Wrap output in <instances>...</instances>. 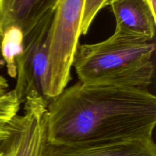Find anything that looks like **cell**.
Instances as JSON below:
<instances>
[{"label": "cell", "instance_id": "9c48e42d", "mask_svg": "<svg viewBox=\"0 0 156 156\" xmlns=\"http://www.w3.org/2000/svg\"><path fill=\"white\" fill-rule=\"evenodd\" d=\"M24 46V33L18 27H11L5 32L1 41V56L8 74L15 79L17 76L16 60Z\"/></svg>", "mask_w": 156, "mask_h": 156}, {"label": "cell", "instance_id": "277c9868", "mask_svg": "<svg viewBox=\"0 0 156 156\" xmlns=\"http://www.w3.org/2000/svg\"><path fill=\"white\" fill-rule=\"evenodd\" d=\"M54 12L47 14L24 35L22 52L16 60V84L13 89L22 104L32 94L45 98L50 29Z\"/></svg>", "mask_w": 156, "mask_h": 156}, {"label": "cell", "instance_id": "ba28073f", "mask_svg": "<svg viewBox=\"0 0 156 156\" xmlns=\"http://www.w3.org/2000/svg\"><path fill=\"white\" fill-rule=\"evenodd\" d=\"M59 0H0V47L5 32L21 29L24 35L47 14L55 11ZM5 66L0 51V69Z\"/></svg>", "mask_w": 156, "mask_h": 156}, {"label": "cell", "instance_id": "8992f818", "mask_svg": "<svg viewBox=\"0 0 156 156\" xmlns=\"http://www.w3.org/2000/svg\"><path fill=\"white\" fill-rule=\"evenodd\" d=\"M43 156H156V146L153 137L71 146L47 142Z\"/></svg>", "mask_w": 156, "mask_h": 156}, {"label": "cell", "instance_id": "5bb4252c", "mask_svg": "<svg viewBox=\"0 0 156 156\" xmlns=\"http://www.w3.org/2000/svg\"><path fill=\"white\" fill-rule=\"evenodd\" d=\"M0 156H2V154L1 152H0Z\"/></svg>", "mask_w": 156, "mask_h": 156}, {"label": "cell", "instance_id": "8fae6325", "mask_svg": "<svg viewBox=\"0 0 156 156\" xmlns=\"http://www.w3.org/2000/svg\"><path fill=\"white\" fill-rule=\"evenodd\" d=\"M108 0H85L83 15H82L81 35L88 33L93 20L101 9L107 5Z\"/></svg>", "mask_w": 156, "mask_h": 156}, {"label": "cell", "instance_id": "5b68a950", "mask_svg": "<svg viewBox=\"0 0 156 156\" xmlns=\"http://www.w3.org/2000/svg\"><path fill=\"white\" fill-rule=\"evenodd\" d=\"M23 104V114L12 119L10 133L0 143L2 156H43L47 142L48 101L40 94H32Z\"/></svg>", "mask_w": 156, "mask_h": 156}, {"label": "cell", "instance_id": "30bf717a", "mask_svg": "<svg viewBox=\"0 0 156 156\" xmlns=\"http://www.w3.org/2000/svg\"><path fill=\"white\" fill-rule=\"evenodd\" d=\"M21 104L13 89L0 97V143L9 136L11 121L18 115Z\"/></svg>", "mask_w": 156, "mask_h": 156}, {"label": "cell", "instance_id": "52a82bcc", "mask_svg": "<svg viewBox=\"0 0 156 156\" xmlns=\"http://www.w3.org/2000/svg\"><path fill=\"white\" fill-rule=\"evenodd\" d=\"M116 20L117 33L152 41L156 30V12L146 0H108Z\"/></svg>", "mask_w": 156, "mask_h": 156}, {"label": "cell", "instance_id": "3957f363", "mask_svg": "<svg viewBox=\"0 0 156 156\" xmlns=\"http://www.w3.org/2000/svg\"><path fill=\"white\" fill-rule=\"evenodd\" d=\"M85 0H59L50 29L45 98L59 95L71 80V69L79 44Z\"/></svg>", "mask_w": 156, "mask_h": 156}, {"label": "cell", "instance_id": "4fadbf2b", "mask_svg": "<svg viewBox=\"0 0 156 156\" xmlns=\"http://www.w3.org/2000/svg\"><path fill=\"white\" fill-rule=\"evenodd\" d=\"M146 1L148 2L152 10L156 12V0H146Z\"/></svg>", "mask_w": 156, "mask_h": 156}, {"label": "cell", "instance_id": "6da1fadb", "mask_svg": "<svg viewBox=\"0 0 156 156\" xmlns=\"http://www.w3.org/2000/svg\"><path fill=\"white\" fill-rule=\"evenodd\" d=\"M156 97L149 90L78 82L48 102L47 142L83 145L153 137Z\"/></svg>", "mask_w": 156, "mask_h": 156}, {"label": "cell", "instance_id": "7a4b0ae2", "mask_svg": "<svg viewBox=\"0 0 156 156\" xmlns=\"http://www.w3.org/2000/svg\"><path fill=\"white\" fill-rule=\"evenodd\" d=\"M155 44L114 32L91 44H79L73 67L79 82L149 90L155 76Z\"/></svg>", "mask_w": 156, "mask_h": 156}, {"label": "cell", "instance_id": "7c38bea8", "mask_svg": "<svg viewBox=\"0 0 156 156\" xmlns=\"http://www.w3.org/2000/svg\"><path fill=\"white\" fill-rule=\"evenodd\" d=\"M9 91V83L3 76H0V97Z\"/></svg>", "mask_w": 156, "mask_h": 156}]
</instances>
